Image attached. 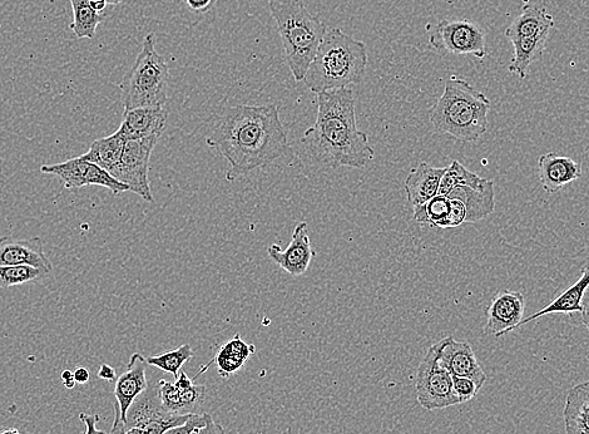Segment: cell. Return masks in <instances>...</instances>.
Returning a JSON list of instances; mask_svg holds the SVG:
<instances>
[{
	"instance_id": "6da1fadb",
	"label": "cell",
	"mask_w": 589,
	"mask_h": 434,
	"mask_svg": "<svg viewBox=\"0 0 589 434\" xmlns=\"http://www.w3.org/2000/svg\"><path fill=\"white\" fill-rule=\"evenodd\" d=\"M206 142L229 162L226 179L230 182L271 165L289 150L275 105L227 108L216 118Z\"/></svg>"
},
{
	"instance_id": "7a4b0ae2",
	"label": "cell",
	"mask_w": 589,
	"mask_h": 434,
	"mask_svg": "<svg viewBox=\"0 0 589 434\" xmlns=\"http://www.w3.org/2000/svg\"><path fill=\"white\" fill-rule=\"evenodd\" d=\"M316 101V121L301 138L306 155L321 169H365L375 159V151L356 125L353 88L321 92Z\"/></svg>"
},
{
	"instance_id": "3957f363",
	"label": "cell",
	"mask_w": 589,
	"mask_h": 434,
	"mask_svg": "<svg viewBox=\"0 0 589 434\" xmlns=\"http://www.w3.org/2000/svg\"><path fill=\"white\" fill-rule=\"evenodd\" d=\"M366 67L368 51L365 43L333 28L326 32L304 81L311 92L319 95L359 85L364 80Z\"/></svg>"
},
{
	"instance_id": "277c9868",
	"label": "cell",
	"mask_w": 589,
	"mask_h": 434,
	"mask_svg": "<svg viewBox=\"0 0 589 434\" xmlns=\"http://www.w3.org/2000/svg\"><path fill=\"white\" fill-rule=\"evenodd\" d=\"M489 110L490 101L483 92L463 78L452 76L430 111V122L440 135L474 142L488 130Z\"/></svg>"
},
{
	"instance_id": "5b68a950",
	"label": "cell",
	"mask_w": 589,
	"mask_h": 434,
	"mask_svg": "<svg viewBox=\"0 0 589 434\" xmlns=\"http://www.w3.org/2000/svg\"><path fill=\"white\" fill-rule=\"evenodd\" d=\"M269 7L292 76L296 82L304 81L328 29L306 9L303 0H269Z\"/></svg>"
},
{
	"instance_id": "8992f818",
	"label": "cell",
	"mask_w": 589,
	"mask_h": 434,
	"mask_svg": "<svg viewBox=\"0 0 589 434\" xmlns=\"http://www.w3.org/2000/svg\"><path fill=\"white\" fill-rule=\"evenodd\" d=\"M170 90V68L156 51V36L147 34L135 64L121 83L125 111L165 107Z\"/></svg>"
},
{
	"instance_id": "52a82bcc",
	"label": "cell",
	"mask_w": 589,
	"mask_h": 434,
	"mask_svg": "<svg viewBox=\"0 0 589 434\" xmlns=\"http://www.w3.org/2000/svg\"><path fill=\"white\" fill-rule=\"evenodd\" d=\"M415 391L420 406L427 411L462 404L455 396L453 377L439 362V345L435 343L419 364Z\"/></svg>"
},
{
	"instance_id": "ba28073f",
	"label": "cell",
	"mask_w": 589,
	"mask_h": 434,
	"mask_svg": "<svg viewBox=\"0 0 589 434\" xmlns=\"http://www.w3.org/2000/svg\"><path fill=\"white\" fill-rule=\"evenodd\" d=\"M430 47L440 54L472 56L484 59L488 54L487 36L484 29L470 21H444L430 33Z\"/></svg>"
},
{
	"instance_id": "9c48e42d",
	"label": "cell",
	"mask_w": 589,
	"mask_h": 434,
	"mask_svg": "<svg viewBox=\"0 0 589 434\" xmlns=\"http://www.w3.org/2000/svg\"><path fill=\"white\" fill-rule=\"evenodd\" d=\"M160 136L126 141L120 164L110 171L118 181L147 202H153L150 185V160Z\"/></svg>"
},
{
	"instance_id": "30bf717a",
	"label": "cell",
	"mask_w": 589,
	"mask_h": 434,
	"mask_svg": "<svg viewBox=\"0 0 589 434\" xmlns=\"http://www.w3.org/2000/svg\"><path fill=\"white\" fill-rule=\"evenodd\" d=\"M524 310H526V298L522 293L509 289L499 290L485 310L487 315L485 332L496 338H502L513 332L518 329V325L524 319Z\"/></svg>"
},
{
	"instance_id": "8fae6325",
	"label": "cell",
	"mask_w": 589,
	"mask_h": 434,
	"mask_svg": "<svg viewBox=\"0 0 589 434\" xmlns=\"http://www.w3.org/2000/svg\"><path fill=\"white\" fill-rule=\"evenodd\" d=\"M439 345V362L447 369L452 377L473 379L482 388L487 382V374L478 362L472 345L468 342H458L453 337H447Z\"/></svg>"
},
{
	"instance_id": "7c38bea8",
	"label": "cell",
	"mask_w": 589,
	"mask_h": 434,
	"mask_svg": "<svg viewBox=\"0 0 589 434\" xmlns=\"http://www.w3.org/2000/svg\"><path fill=\"white\" fill-rule=\"evenodd\" d=\"M267 254L292 278L304 275L316 256L315 251L311 248L308 224L303 221V223L296 225L291 243L285 250H281L279 245H271L267 249Z\"/></svg>"
},
{
	"instance_id": "4fadbf2b",
	"label": "cell",
	"mask_w": 589,
	"mask_h": 434,
	"mask_svg": "<svg viewBox=\"0 0 589 434\" xmlns=\"http://www.w3.org/2000/svg\"><path fill=\"white\" fill-rule=\"evenodd\" d=\"M147 359L141 353L132 354L125 373L117 377L115 384V423L126 421L128 409L135 399L148 387L146 377Z\"/></svg>"
},
{
	"instance_id": "5bb4252c",
	"label": "cell",
	"mask_w": 589,
	"mask_h": 434,
	"mask_svg": "<svg viewBox=\"0 0 589 434\" xmlns=\"http://www.w3.org/2000/svg\"><path fill=\"white\" fill-rule=\"evenodd\" d=\"M175 414L165 411L162 406L158 384L150 383L145 392L141 393L128 409L126 421L113 423L111 434H125L131 428H145L148 424L170 418Z\"/></svg>"
},
{
	"instance_id": "9a60e30c",
	"label": "cell",
	"mask_w": 589,
	"mask_h": 434,
	"mask_svg": "<svg viewBox=\"0 0 589 434\" xmlns=\"http://www.w3.org/2000/svg\"><path fill=\"white\" fill-rule=\"evenodd\" d=\"M0 265H24L43 270L46 274L53 271L52 261L49 260L41 238L17 240L13 238L0 239Z\"/></svg>"
},
{
	"instance_id": "2e32d148",
	"label": "cell",
	"mask_w": 589,
	"mask_h": 434,
	"mask_svg": "<svg viewBox=\"0 0 589 434\" xmlns=\"http://www.w3.org/2000/svg\"><path fill=\"white\" fill-rule=\"evenodd\" d=\"M582 175V165L571 157L548 152L538 159L539 182L549 195L557 194L563 187L581 179Z\"/></svg>"
},
{
	"instance_id": "e0dca14e",
	"label": "cell",
	"mask_w": 589,
	"mask_h": 434,
	"mask_svg": "<svg viewBox=\"0 0 589 434\" xmlns=\"http://www.w3.org/2000/svg\"><path fill=\"white\" fill-rule=\"evenodd\" d=\"M168 112L165 107H142L125 111L118 132L128 140L162 136L166 130Z\"/></svg>"
},
{
	"instance_id": "ac0fdd59",
	"label": "cell",
	"mask_w": 589,
	"mask_h": 434,
	"mask_svg": "<svg viewBox=\"0 0 589 434\" xmlns=\"http://www.w3.org/2000/svg\"><path fill=\"white\" fill-rule=\"evenodd\" d=\"M449 199H458L467 209V223L475 224L492 215L496 210V190L494 181L484 179L478 187L458 186L447 195Z\"/></svg>"
},
{
	"instance_id": "d6986e66",
	"label": "cell",
	"mask_w": 589,
	"mask_h": 434,
	"mask_svg": "<svg viewBox=\"0 0 589 434\" xmlns=\"http://www.w3.org/2000/svg\"><path fill=\"white\" fill-rule=\"evenodd\" d=\"M447 167H434L427 162H420L409 172L405 180V192L413 207L422 206L439 194L440 182Z\"/></svg>"
},
{
	"instance_id": "ffe728a7",
	"label": "cell",
	"mask_w": 589,
	"mask_h": 434,
	"mask_svg": "<svg viewBox=\"0 0 589 434\" xmlns=\"http://www.w3.org/2000/svg\"><path fill=\"white\" fill-rule=\"evenodd\" d=\"M588 288L589 266H584L582 274L579 276V279L576 281V283L569 286V288L559 294L551 304L547 305V307L539 310V312L531 315V317L524 318L521 324L518 325V328H521L523 325L531 323L533 320L542 318L544 315L548 314H567L571 315V317L574 313L581 314L583 309L584 295H586Z\"/></svg>"
},
{
	"instance_id": "44dd1931",
	"label": "cell",
	"mask_w": 589,
	"mask_h": 434,
	"mask_svg": "<svg viewBox=\"0 0 589 434\" xmlns=\"http://www.w3.org/2000/svg\"><path fill=\"white\" fill-rule=\"evenodd\" d=\"M554 24L556 22L546 8L529 4L523 7L521 16L514 19L511 26L504 32V36L511 42L522 38L546 36L551 34Z\"/></svg>"
},
{
	"instance_id": "7402d4cb",
	"label": "cell",
	"mask_w": 589,
	"mask_h": 434,
	"mask_svg": "<svg viewBox=\"0 0 589 434\" xmlns=\"http://www.w3.org/2000/svg\"><path fill=\"white\" fill-rule=\"evenodd\" d=\"M563 417L567 434H589V381L567 393Z\"/></svg>"
},
{
	"instance_id": "603a6c76",
	"label": "cell",
	"mask_w": 589,
	"mask_h": 434,
	"mask_svg": "<svg viewBox=\"0 0 589 434\" xmlns=\"http://www.w3.org/2000/svg\"><path fill=\"white\" fill-rule=\"evenodd\" d=\"M125 145V138L122 137L120 132L116 131L111 136L98 138V140L94 141L82 157L84 160L110 172L120 164Z\"/></svg>"
},
{
	"instance_id": "cb8c5ba5",
	"label": "cell",
	"mask_w": 589,
	"mask_h": 434,
	"mask_svg": "<svg viewBox=\"0 0 589 434\" xmlns=\"http://www.w3.org/2000/svg\"><path fill=\"white\" fill-rule=\"evenodd\" d=\"M256 352L255 345L247 344L242 340L240 334H236L234 338L226 343L224 347L219 350L214 358L219 374L222 378L227 379L232 374L241 371L244 368L247 360L252 354Z\"/></svg>"
},
{
	"instance_id": "d4e9b609",
	"label": "cell",
	"mask_w": 589,
	"mask_h": 434,
	"mask_svg": "<svg viewBox=\"0 0 589 434\" xmlns=\"http://www.w3.org/2000/svg\"><path fill=\"white\" fill-rule=\"evenodd\" d=\"M549 34L541 37L522 38L513 41L514 57L509 64L508 71L519 78L527 77L529 67L543 57Z\"/></svg>"
},
{
	"instance_id": "484cf974",
	"label": "cell",
	"mask_w": 589,
	"mask_h": 434,
	"mask_svg": "<svg viewBox=\"0 0 589 434\" xmlns=\"http://www.w3.org/2000/svg\"><path fill=\"white\" fill-rule=\"evenodd\" d=\"M91 169L92 162L84 160L82 156L73 157V159L61 162V164L41 167L43 174L57 176L68 190L88 186Z\"/></svg>"
},
{
	"instance_id": "4316f807",
	"label": "cell",
	"mask_w": 589,
	"mask_h": 434,
	"mask_svg": "<svg viewBox=\"0 0 589 434\" xmlns=\"http://www.w3.org/2000/svg\"><path fill=\"white\" fill-rule=\"evenodd\" d=\"M73 9V22L69 28L79 39H92L103 22L101 13L94 11L89 0H69Z\"/></svg>"
},
{
	"instance_id": "83f0119b",
	"label": "cell",
	"mask_w": 589,
	"mask_h": 434,
	"mask_svg": "<svg viewBox=\"0 0 589 434\" xmlns=\"http://www.w3.org/2000/svg\"><path fill=\"white\" fill-rule=\"evenodd\" d=\"M450 200L447 196L437 195L427 204L414 207V220L430 228L449 229Z\"/></svg>"
},
{
	"instance_id": "f1b7e54d",
	"label": "cell",
	"mask_w": 589,
	"mask_h": 434,
	"mask_svg": "<svg viewBox=\"0 0 589 434\" xmlns=\"http://www.w3.org/2000/svg\"><path fill=\"white\" fill-rule=\"evenodd\" d=\"M483 181V177L469 171L462 162L453 161L447 167L442 182H440L438 195L447 196L458 186L478 187L483 184Z\"/></svg>"
},
{
	"instance_id": "f546056e",
	"label": "cell",
	"mask_w": 589,
	"mask_h": 434,
	"mask_svg": "<svg viewBox=\"0 0 589 434\" xmlns=\"http://www.w3.org/2000/svg\"><path fill=\"white\" fill-rule=\"evenodd\" d=\"M192 357L193 350L191 345L183 344L181 347L171 350V352L147 358V363L177 378L183 364L187 363Z\"/></svg>"
},
{
	"instance_id": "4dcf8cb0",
	"label": "cell",
	"mask_w": 589,
	"mask_h": 434,
	"mask_svg": "<svg viewBox=\"0 0 589 434\" xmlns=\"http://www.w3.org/2000/svg\"><path fill=\"white\" fill-rule=\"evenodd\" d=\"M47 275L43 270L32 268V266L0 265V288H13L29 281L46 278Z\"/></svg>"
},
{
	"instance_id": "1f68e13d",
	"label": "cell",
	"mask_w": 589,
	"mask_h": 434,
	"mask_svg": "<svg viewBox=\"0 0 589 434\" xmlns=\"http://www.w3.org/2000/svg\"><path fill=\"white\" fill-rule=\"evenodd\" d=\"M453 389L455 396L459 398L460 403L472 401L480 391L477 382L465 377H453Z\"/></svg>"
},
{
	"instance_id": "d6a6232c",
	"label": "cell",
	"mask_w": 589,
	"mask_h": 434,
	"mask_svg": "<svg viewBox=\"0 0 589 434\" xmlns=\"http://www.w3.org/2000/svg\"><path fill=\"white\" fill-rule=\"evenodd\" d=\"M211 418L210 414L207 413L191 414V417L188 418L185 423L167 429L163 434H193L197 428L205 427L206 424L210 422Z\"/></svg>"
},
{
	"instance_id": "836d02e7",
	"label": "cell",
	"mask_w": 589,
	"mask_h": 434,
	"mask_svg": "<svg viewBox=\"0 0 589 434\" xmlns=\"http://www.w3.org/2000/svg\"><path fill=\"white\" fill-rule=\"evenodd\" d=\"M79 418L86 426V433L84 434H108L106 432L100 431L97 428V423L101 421L100 416L98 414H94V416H89V414L81 413L79 414Z\"/></svg>"
},
{
	"instance_id": "e575fe53",
	"label": "cell",
	"mask_w": 589,
	"mask_h": 434,
	"mask_svg": "<svg viewBox=\"0 0 589 434\" xmlns=\"http://www.w3.org/2000/svg\"><path fill=\"white\" fill-rule=\"evenodd\" d=\"M188 8L191 11L199 12V13H206L209 12L216 0H186Z\"/></svg>"
},
{
	"instance_id": "d590c367",
	"label": "cell",
	"mask_w": 589,
	"mask_h": 434,
	"mask_svg": "<svg viewBox=\"0 0 589 434\" xmlns=\"http://www.w3.org/2000/svg\"><path fill=\"white\" fill-rule=\"evenodd\" d=\"M193 434H226L225 428L221 426L219 422H216L214 418L210 419V422L205 427L197 428Z\"/></svg>"
},
{
	"instance_id": "8d00e7d4",
	"label": "cell",
	"mask_w": 589,
	"mask_h": 434,
	"mask_svg": "<svg viewBox=\"0 0 589 434\" xmlns=\"http://www.w3.org/2000/svg\"><path fill=\"white\" fill-rule=\"evenodd\" d=\"M97 377L102 379V381L107 382H116L117 381V373L116 369L108 366V364H102L100 371L97 373Z\"/></svg>"
},
{
	"instance_id": "74e56055",
	"label": "cell",
	"mask_w": 589,
	"mask_h": 434,
	"mask_svg": "<svg viewBox=\"0 0 589 434\" xmlns=\"http://www.w3.org/2000/svg\"><path fill=\"white\" fill-rule=\"evenodd\" d=\"M74 379L79 384H86L91 379V374H89L88 369L84 367H77L76 371L73 372Z\"/></svg>"
},
{
	"instance_id": "f35d334b",
	"label": "cell",
	"mask_w": 589,
	"mask_h": 434,
	"mask_svg": "<svg viewBox=\"0 0 589 434\" xmlns=\"http://www.w3.org/2000/svg\"><path fill=\"white\" fill-rule=\"evenodd\" d=\"M61 381L63 383V386L66 387L67 389H73L74 386H76L77 382L76 379H74V374L71 371H63L61 374Z\"/></svg>"
},
{
	"instance_id": "ab89813d",
	"label": "cell",
	"mask_w": 589,
	"mask_h": 434,
	"mask_svg": "<svg viewBox=\"0 0 589 434\" xmlns=\"http://www.w3.org/2000/svg\"><path fill=\"white\" fill-rule=\"evenodd\" d=\"M581 323L586 327L589 332V294L587 298L583 300V309L581 312Z\"/></svg>"
},
{
	"instance_id": "60d3db41",
	"label": "cell",
	"mask_w": 589,
	"mask_h": 434,
	"mask_svg": "<svg viewBox=\"0 0 589 434\" xmlns=\"http://www.w3.org/2000/svg\"><path fill=\"white\" fill-rule=\"evenodd\" d=\"M89 4H91V7L94 9V11L102 13L105 11L108 3L107 0H89Z\"/></svg>"
},
{
	"instance_id": "b9f144b4",
	"label": "cell",
	"mask_w": 589,
	"mask_h": 434,
	"mask_svg": "<svg viewBox=\"0 0 589 434\" xmlns=\"http://www.w3.org/2000/svg\"><path fill=\"white\" fill-rule=\"evenodd\" d=\"M125 434H143V431L141 428H131Z\"/></svg>"
},
{
	"instance_id": "7bdbcfd3",
	"label": "cell",
	"mask_w": 589,
	"mask_h": 434,
	"mask_svg": "<svg viewBox=\"0 0 589 434\" xmlns=\"http://www.w3.org/2000/svg\"><path fill=\"white\" fill-rule=\"evenodd\" d=\"M123 2V0H107V3L110 4V6H118V4H121Z\"/></svg>"
},
{
	"instance_id": "ee69618b",
	"label": "cell",
	"mask_w": 589,
	"mask_h": 434,
	"mask_svg": "<svg viewBox=\"0 0 589 434\" xmlns=\"http://www.w3.org/2000/svg\"><path fill=\"white\" fill-rule=\"evenodd\" d=\"M0 434H21L17 431V429H12V431L2 432Z\"/></svg>"
},
{
	"instance_id": "f6af8a7d",
	"label": "cell",
	"mask_w": 589,
	"mask_h": 434,
	"mask_svg": "<svg viewBox=\"0 0 589 434\" xmlns=\"http://www.w3.org/2000/svg\"><path fill=\"white\" fill-rule=\"evenodd\" d=\"M282 434H299V433H294V432H292V429L291 428H287L286 429V432H284Z\"/></svg>"
}]
</instances>
